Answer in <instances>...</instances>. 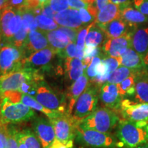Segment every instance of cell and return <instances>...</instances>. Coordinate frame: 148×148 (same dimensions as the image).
I'll return each mask as SVG.
<instances>
[{"label":"cell","mask_w":148,"mask_h":148,"mask_svg":"<svg viewBox=\"0 0 148 148\" xmlns=\"http://www.w3.org/2000/svg\"><path fill=\"white\" fill-rule=\"evenodd\" d=\"M116 135L123 145L129 148L139 147L148 142V121L121 120L118 124Z\"/></svg>","instance_id":"obj_1"},{"label":"cell","mask_w":148,"mask_h":148,"mask_svg":"<svg viewBox=\"0 0 148 148\" xmlns=\"http://www.w3.org/2000/svg\"><path fill=\"white\" fill-rule=\"evenodd\" d=\"M0 120L5 124H14L32 119L36 116L34 110L21 102H13L0 95Z\"/></svg>","instance_id":"obj_2"},{"label":"cell","mask_w":148,"mask_h":148,"mask_svg":"<svg viewBox=\"0 0 148 148\" xmlns=\"http://www.w3.org/2000/svg\"><path fill=\"white\" fill-rule=\"evenodd\" d=\"M119 120L116 112L106 107L96 109L91 114L83 119L78 125L83 128L109 133L117 124Z\"/></svg>","instance_id":"obj_3"},{"label":"cell","mask_w":148,"mask_h":148,"mask_svg":"<svg viewBox=\"0 0 148 148\" xmlns=\"http://www.w3.org/2000/svg\"><path fill=\"white\" fill-rule=\"evenodd\" d=\"M99 86L89 84L84 92L79 96L75 103L72 112V117L79 123L97 109L99 97Z\"/></svg>","instance_id":"obj_4"},{"label":"cell","mask_w":148,"mask_h":148,"mask_svg":"<svg viewBox=\"0 0 148 148\" xmlns=\"http://www.w3.org/2000/svg\"><path fill=\"white\" fill-rule=\"evenodd\" d=\"M25 56L22 48L11 43L0 47V75L23 69Z\"/></svg>","instance_id":"obj_5"},{"label":"cell","mask_w":148,"mask_h":148,"mask_svg":"<svg viewBox=\"0 0 148 148\" xmlns=\"http://www.w3.org/2000/svg\"><path fill=\"white\" fill-rule=\"evenodd\" d=\"M42 79H43L40 73L25 69L0 75V95L8 92L19 91L24 82Z\"/></svg>","instance_id":"obj_6"},{"label":"cell","mask_w":148,"mask_h":148,"mask_svg":"<svg viewBox=\"0 0 148 148\" xmlns=\"http://www.w3.org/2000/svg\"><path fill=\"white\" fill-rule=\"evenodd\" d=\"M49 120L54 128L56 139L69 147H73V138L78 124L72 116L66 112Z\"/></svg>","instance_id":"obj_7"},{"label":"cell","mask_w":148,"mask_h":148,"mask_svg":"<svg viewBox=\"0 0 148 148\" xmlns=\"http://www.w3.org/2000/svg\"><path fill=\"white\" fill-rule=\"evenodd\" d=\"M75 135L79 141L92 147H112L116 145V139L109 133L83 128L78 125L75 130Z\"/></svg>","instance_id":"obj_8"},{"label":"cell","mask_w":148,"mask_h":148,"mask_svg":"<svg viewBox=\"0 0 148 148\" xmlns=\"http://www.w3.org/2000/svg\"><path fill=\"white\" fill-rule=\"evenodd\" d=\"M34 98L42 106L49 110L60 112H66L63 101L46 84L43 79L38 82L36 94Z\"/></svg>","instance_id":"obj_9"},{"label":"cell","mask_w":148,"mask_h":148,"mask_svg":"<svg viewBox=\"0 0 148 148\" xmlns=\"http://www.w3.org/2000/svg\"><path fill=\"white\" fill-rule=\"evenodd\" d=\"M56 53V51L50 47L34 52L25 58L23 69L35 73L47 69Z\"/></svg>","instance_id":"obj_10"},{"label":"cell","mask_w":148,"mask_h":148,"mask_svg":"<svg viewBox=\"0 0 148 148\" xmlns=\"http://www.w3.org/2000/svg\"><path fill=\"white\" fill-rule=\"evenodd\" d=\"M123 119L132 122L148 121V103L134 102L125 99L119 108Z\"/></svg>","instance_id":"obj_11"},{"label":"cell","mask_w":148,"mask_h":148,"mask_svg":"<svg viewBox=\"0 0 148 148\" xmlns=\"http://www.w3.org/2000/svg\"><path fill=\"white\" fill-rule=\"evenodd\" d=\"M32 130L39 139L42 148H49L56 138L55 131L49 119L35 116L32 119Z\"/></svg>","instance_id":"obj_12"},{"label":"cell","mask_w":148,"mask_h":148,"mask_svg":"<svg viewBox=\"0 0 148 148\" xmlns=\"http://www.w3.org/2000/svg\"><path fill=\"white\" fill-rule=\"evenodd\" d=\"M132 32L116 38H107L102 45V50L106 56L119 58L129 48L132 47Z\"/></svg>","instance_id":"obj_13"},{"label":"cell","mask_w":148,"mask_h":148,"mask_svg":"<svg viewBox=\"0 0 148 148\" xmlns=\"http://www.w3.org/2000/svg\"><path fill=\"white\" fill-rule=\"evenodd\" d=\"M49 47V44L45 32L37 29L35 31H31L28 33L27 39L22 49L26 58L34 52Z\"/></svg>","instance_id":"obj_14"},{"label":"cell","mask_w":148,"mask_h":148,"mask_svg":"<svg viewBox=\"0 0 148 148\" xmlns=\"http://www.w3.org/2000/svg\"><path fill=\"white\" fill-rule=\"evenodd\" d=\"M99 97L106 108L112 110H119L123 99L120 95L116 84L106 82L101 85Z\"/></svg>","instance_id":"obj_15"},{"label":"cell","mask_w":148,"mask_h":148,"mask_svg":"<svg viewBox=\"0 0 148 148\" xmlns=\"http://www.w3.org/2000/svg\"><path fill=\"white\" fill-rule=\"evenodd\" d=\"M54 21L62 27L73 29H79L84 25L79 17V10L73 8H68L56 13Z\"/></svg>","instance_id":"obj_16"},{"label":"cell","mask_w":148,"mask_h":148,"mask_svg":"<svg viewBox=\"0 0 148 148\" xmlns=\"http://www.w3.org/2000/svg\"><path fill=\"white\" fill-rule=\"evenodd\" d=\"M89 85V79L84 73L77 80L73 82L68 92V105L66 113L71 115L75 103Z\"/></svg>","instance_id":"obj_17"},{"label":"cell","mask_w":148,"mask_h":148,"mask_svg":"<svg viewBox=\"0 0 148 148\" xmlns=\"http://www.w3.org/2000/svg\"><path fill=\"white\" fill-rule=\"evenodd\" d=\"M135 99L139 103H148V70L145 68L135 72Z\"/></svg>","instance_id":"obj_18"},{"label":"cell","mask_w":148,"mask_h":148,"mask_svg":"<svg viewBox=\"0 0 148 148\" xmlns=\"http://www.w3.org/2000/svg\"><path fill=\"white\" fill-rule=\"evenodd\" d=\"M121 18L132 29H137L139 25L148 23V16L130 5L121 8Z\"/></svg>","instance_id":"obj_19"},{"label":"cell","mask_w":148,"mask_h":148,"mask_svg":"<svg viewBox=\"0 0 148 148\" xmlns=\"http://www.w3.org/2000/svg\"><path fill=\"white\" fill-rule=\"evenodd\" d=\"M104 32L107 38H116L132 32L130 27L121 18H116L103 26L99 27Z\"/></svg>","instance_id":"obj_20"},{"label":"cell","mask_w":148,"mask_h":148,"mask_svg":"<svg viewBox=\"0 0 148 148\" xmlns=\"http://www.w3.org/2000/svg\"><path fill=\"white\" fill-rule=\"evenodd\" d=\"M132 48L142 57L148 51V27L136 29L131 34Z\"/></svg>","instance_id":"obj_21"},{"label":"cell","mask_w":148,"mask_h":148,"mask_svg":"<svg viewBox=\"0 0 148 148\" xmlns=\"http://www.w3.org/2000/svg\"><path fill=\"white\" fill-rule=\"evenodd\" d=\"M119 18H121V8L119 5L110 2L98 12L95 22L98 26L101 27Z\"/></svg>","instance_id":"obj_22"},{"label":"cell","mask_w":148,"mask_h":148,"mask_svg":"<svg viewBox=\"0 0 148 148\" xmlns=\"http://www.w3.org/2000/svg\"><path fill=\"white\" fill-rule=\"evenodd\" d=\"M119 58L121 66H125L134 71H139L145 68L143 57L132 47L129 48Z\"/></svg>","instance_id":"obj_23"},{"label":"cell","mask_w":148,"mask_h":148,"mask_svg":"<svg viewBox=\"0 0 148 148\" xmlns=\"http://www.w3.org/2000/svg\"><path fill=\"white\" fill-rule=\"evenodd\" d=\"M49 47L56 51V53L64 50L69 44L70 40L63 32L58 28L56 30L45 32Z\"/></svg>","instance_id":"obj_24"},{"label":"cell","mask_w":148,"mask_h":148,"mask_svg":"<svg viewBox=\"0 0 148 148\" xmlns=\"http://www.w3.org/2000/svg\"><path fill=\"white\" fill-rule=\"evenodd\" d=\"M16 10L10 6L0 11V38L10 43L12 36L8 30V25L10 20L15 15Z\"/></svg>","instance_id":"obj_25"},{"label":"cell","mask_w":148,"mask_h":148,"mask_svg":"<svg viewBox=\"0 0 148 148\" xmlns=\"http://www.w3.org/2000/svg\"><path fill=\"white\" fill-rule=\"evenodd\" d=\"M66 72L71 81L77 80L84 74V66L82 60L74 58H66L65 60Z\"/></svg>","instance_id":"obj_26"},{"label":"cell","mask_w":148,"mask_h":148,"mask_svg":"<svg viewBox=\"0 0 148 148\" xmlns=\"http://www.w3.org/2000/svg\"><path fill=\"white\" fill-rule=\"evenodd\" d=\"M105 36L106 35L102 29L98 26L95 22H93L86 36L85 47H99L104 40Z\"/></svg>","instance_id":"obj_27"},{"label":"cell","mask_w":148,"mask_h":148,"mask_svg":"<svg viewBox=\"0 0 148 148\" xmlns=\"http://www.w3.org/2000/svg\"><path fill=\"white\" fill-rule=\"evenodd\" d=\"M16 132L23 141L26 148H42L39 139L32 130L27 127L20 130L16 129Z\"/></svg>","instance_id":"obj_28"},{"label":"cell","mask_w":148,"mask_h":148,"mask_svg":"<svg viewBox=\"0 0 148 148\" xmlns=\"http://www.w3.org/2000/svg\"><path fill=\"white\" fill-rule=\"evenodd\" d=\"M135 71H136L129 69L125 66H120L109 75L107 82L110 83V84H118L123 82L124 79L128 77L135 74Z\"/></svg>","instance_id":"obj_29"},{"label":"cell","mask_w":148,"mask_h":148,"mask_svg":"<svg viewBox=\"0 0 148 148\" xmlns=\"http://www.w3.org/2000/svg\"><path fill=\"white\" fill-rule=\"evenodd\" d=\"M116 85H117L120 95L121 96L122 98L125 97V96L133 95L135 93V90H136L135 89L136 79H135L134 74Z\"/></svg>","instance_id":"obj_30"},{"label":"cell","mask_w":148,"mask_h":148,"mask_svg":"<svg viewBox=\"0 0 148 148\" xmlns=\"http://www.w3.org/2000/svg\"><path fill=\"white\" fill-rule=\"evenodd\" d=\"M18 11L21 12L22 20H23V25L28 29L29 32L38 29L35 21V14L32 10L27 7H24Z\"/></svg>","instance_id":"obj_31"},{"label":"cell","mask_w":148,"mask_h":148,"mask_svg":"<svg viewBox=\"0 0 148 148\" xmlns=\"http://www.w3.org/2000/svg\"><path fill=\"white\" fill-rule=\"evenodd\" d=\"M35 21H36L38 29L43 32L56 30L59 27L58 25L56 23L54 20L48 18L42 14L35 15Z\"/></svg>","instance_id":"obj_32"},{"label":"cell","mask_w":148,"mask_h":148,"mask_svg":"<svg viewBox=\"0 0 148 148\" xmlns=\"http://www.w3.org/2000/svg\"><path fill=\"white\" fill-rule=\"evenodd\" d=\"M62 58H74L82 60L84 57V51H79L75 42H70L64 50L58 53Z\"/></svg>","instance_id":"obj_33"},{"label":"cell","mask_w":148,"mask_h":148,"mask_svg":"<svg viewBox=\"0 0 148 148\" xmlns=\"http://www.w3.org/2000/svg\"><path fill=\"white\" fill-rule=\"evenodd\" d=\"M101 60L102 59H101V55L97 56L95 58H93L89 65L84 69V73L86 75L90 82L97 75L98 68H99V64H101Z\"/></svg>","instance_id":"obj_34"},{"label":"cell","mask_w":148,"mask_h":148,"mask_svg":"<svg viewBox=\"0 0 148 148\" xmlns=\"http://www.w3.org/2000/svg\"><path fill=\"white\" fill-rule=\"evenodd\" d=\"M29 30L22 24L21 28L19 29L18 32H16L14 36L12 37V40H10V43L12 44L18 48H22L27 39V35H28Z\"/></svg>","instance_id":"obj_35"},{"label":"cell","mask_w":148,"mask_h":148,"mask_svg":"<svg viewBox=\"0 0 148 148\" xmlns=\"http://www.w3.org/2000/svg\"><path fill=\"white\" fill-rule=\"evenodd\" d=\"M22 24H23V20H22L21 12L18 10H16V14L10 20L8 25V30L12 38L21 28Z\"/></svg>","instance_id":"obj_36"},{"label":"cell","mask_w":148,"mask_h":148,"mask_svg":"<svg viewBox=\"0 0 148 148\" xmlns=\"http://www.w3.org/2000/svg\"><path fill=\"white\" fill-rule=\"evenodd\" d=\"M99 55H100V49H99V47H85L84 49V57H83L82 59V62L84 64V69L89 65V64L93 58Z\"/></svg>","instance_id":"obj_37"},{"label":"cell","mask_w":148,"mask_h":148,"mask_svg":"<svg viewBox=\"0 0 148 148\" xmlns=\"http://www.w3.org/2000/svg\"><path fill=\"white\" fill-rule=\"evenodd\" d=\"M92 23L87 25V26H85L79 29L78 34H77V36L76 42H75L76 47L79 51H84V49L85 48V43H86V36H87L88 31H89L90 27H91Z\"/></svg>","instance_id":"obj_38"},{"label":"cell","mask_w":148,"mask_h":148,"mask_svg":"<svg viewBox=\"0 0 148 148\" xmlns=\"http://www.w3.org/2000/svg\"><path fill=\"white\" fill-rule=\"evenodd\" d=\"M49 4L55 13L66 10L69 6L68 0H49Z\"/></svg>","instance_id":"obj_39"},{"label":"cell","mask_w":148,"mask_h":148,"mask_svg":"<svg viewBox=\"0 0 148 148\" xmlns=\"http://www.w3.org/2000/svg\"><path fill=\"white\" fill-rule=\"evenodd\" d=\"M79 14L81 21L84 25H88L95 21L96 17L92 15L87 8H82L79 10Z\"/></svg>","instance_id":"obj_40"},{"label":"cell","mask_w":148,"mask_h":148,"mask_svg":"<svg viewBox=\"0 0 148 148\" xmlns=\"http://www.w3.org/2000/svg\"><path fill=\"white\" fill-rule=\"evenodd\" d=\"M5 148H18L15 137V127L11 124L8 125V132Z\"/></svg>","instance_id":"obj_41"},{"label":"cell","mask_w":148,"mask_h":148,"mask_svg":"<svg viewBox=\"0 0 148 148\" xmlns=\"http://www.w3.org/2000/svg\"><path fill=\"white\" fill-rule=\"evenodd\" d=\"M8 125L0 120V148H5L8 132Z\"/></svg>","instance_id":"obj_42"},{"label":"cell","mask_w":148,"mask_h":148,"mask_svg":"<svg viewBox=\"0 0 148 148\" xmlns=\"http://www.w3.org/2000/svg\"><path fill=\"white\" fill-rule=\"evenodd\" d=\"M102 60L104 61L105 63H106L107 64V66H108L109 71H110V73H112V72H113L114 70L117 69L119 66H121L119 60L118 58L106 56L103 58H102Z\"/></svg>","instance_id":"obj_43"},{"label":"cell","mask_w":148,"mask_h":148,"mask_svg":"<svg viewBox=\"0 0 148 148\" xmlns=\"http://www.w3.org/2000/svg\"><path fill=\"white\" fill-rule=\"evenodd\" d=\"M132 4L134 8L148 16V0H133Z\"/></svg>","instance_id":"obj_44"},{"label":"cell","mask_w":148,"mask_h":148,"mask_svg":"<svg viewBox=\"0 0 148 148\" xmlns=\"http://www.w3.org/2000/svg\"><path fill=\"white\" fill-rule=\"evenodd\" d=\"M62 32H63L67 36L71 42H76L77 34H78L79 29L69 28V27H58Z\"/></svg>","instance_id":"obj_45"},{"label":"cell","mask_w":148,"mask_h":148,"mask_svg":"<svg viewBox=\"0 0 148 148\" xmlns=\"http://www.w3.org/2000/svg\"><path fill=\"white\" fill-rule=\"evenodd\" d=\"M68 2L71 8L78 10L82 8H87L89 6V5L84 2L82 0H68Z\"/></svg>","instance_id":"obj_46"},{"label":"cell","mask_w":148,"mask_h":148,"mask_svg":"<svg viewBox=\"0 0 148 148\" xmlns=\"http://www.w3.org/2000/svg\"><path fill=\"white\" fill-rule=\"evenodd\" d=\"M55 14L56 13L53 12L50 4H49V2L45 3V5L41 6V14H42V15L54 20Z\"/></svg>","instance_id":"obj_47"},{"label":"cell","mask_w":148,"mask_h":148,"mask_svg":"<svg viewBox=\"0 0 148 148\" xmlns=\"http://www.w3.org/2000/svg\"><path fill=\"white\" fill-rule=\"evenodd\" d=\"M8 6L19 10L24 7H26V0H9Z\"/></svg>","instance_id":"obj_48"},{"label":"cell","mask_w":148,"mask_h":148,"mask_svg":"<svg viewBox=\"0 0 148 148\" xmlns=\"http://www.w3.org/2000/svg\"><path fill=\"white\" fill-rule=\"evenodd\" d=\"M133 0H110V2L119 5L120 8H122L123 7L130 5L131 3H132Z\"/></svg>","instance_id":"obj_49"},{"label":"cell","mask_w":148,"mask_h":148,"mask_svg":"<svg viewBox=\"0 0 148 148\" xmlns=\"http://www.w3.org/2000/svg\"><path fill=\"white\" fill-rule=\"evenodd\" d=\"M110 2V0H95V4L96 8L98 11L104 8L106 5H108Z\"/></svg>","instance_id":"obj_50"},{"label":"cell","mask_w":148,"mask_h":148,"mask_svg":"<svg viewBox=\"0 0 148 148\" xmlns=\"http://www.w3.org/2000/svg\"><path fill=\"white\" fill-rule=\"evenodd\" d=\"M9 0H0V11L8 7Z\"/></svg>","instance_id":"obj_51"},{"label":"cell","mask_w":148,"mask_h":148,"mask_svg":"<svg viewBox=\"0 0 148 148\" xmlns=\"http://www.w3.org/2000/svg\"><path fill=\"white\" fill-rule=\"evenodd\" d=\"M143 63H144V66H145V68L147 70H148V51L145 54V56L143 57Z\"/></svg>","instance_id":"obj_52"},{"label":"cell","mask_w":148,"mask_h":148,"mask_svg":"<svg viewBox=\"0 0 148 148\" xmlns=\"http://www.w3.org/2000/svg\"><path fill=\"white\" fill-rule=\"evenodd\" d=\"M82 1L86 3H87L88 5L94 4L95 2V0H82Z\"/></svg>","instance_id":"obj_53"},{"label":"cell","mask_w":148,"mask_h":148,"mask_svg":"<svg viewBox=\"0 0 148 148\" xmlns=\"http://www.w3.org/2000/svg\"><path fill=\"white\" fill-rule=\"evenodd\" d=\"M39 1L40 3V6H42V5H45V3L49 2V0H39Z\"/></svg>","instance_id":"obj_54"},{"label":"cell","mask_w":148,"mask_h":148,"mask_svg":"<svg viewBox=\"0 0 148 148\" xmlns=\"http://www.w3.org/2000/svg\"><path fill=\"white\" fill-rule=\"evenodd\" d=\"M137 148H148V145H141L138 147Z\"/></svg>","instance_id":"obj_55"},{"label":"cell","mask_w":148,"mask_h":148,"mask_svg":"<svg viewBox=\"0 0 148 148\" xmlns=\"http://www.w3.org/2000/svg\"><path fill=\"white\" fill-rule=\"evenodd\" d=\"M0 101H1V100H0Z\"/></svg>","instance_id":"obj_56"}]
</instances>
